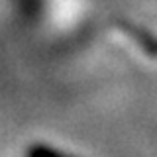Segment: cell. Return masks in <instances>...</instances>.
<instances>
[{"label": "cell", "mask_w": 157, "mask_h": 157, "mask_svg": "<svg viewBox=\"0 0 157 157\" xmlns=\"http://www.w3.org/2000/svg\"><path fill=\"white\" fill-rule=\"evenodd\" d=\"M26 157H71V155L63 153V151H59V149H53V147H49V145H39L37 144V145L28 147Z\"/></svg>", "instance_id": "6da1fadb"}]
</instances>
